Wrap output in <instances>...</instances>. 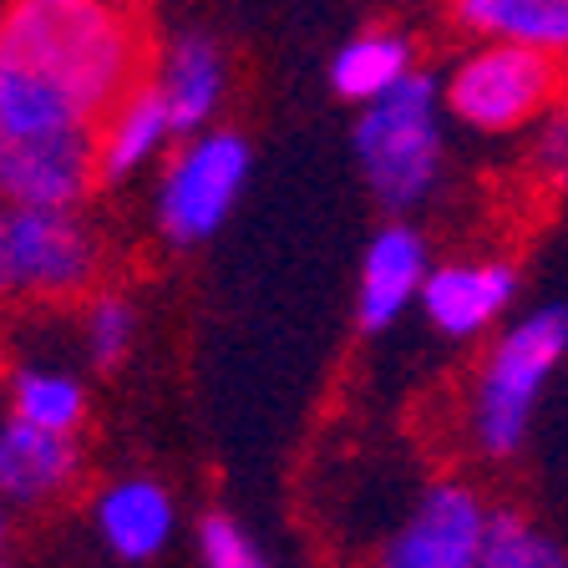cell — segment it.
<instances>
[{"label": "cell", "instance_id": "1", "mask_svg": "<svg viewBox=\"0 0 568 568\" xmlns=\"http://www.w3.org/2000/svg\"><path fill=\"white\" fill-rule=\"evenodd\" d=\"M0 61L61 92L87 122L148 82V31L128 0H6Z\"/></svg>", "mask_w": 568, "mask_h": 568}, {"label": "cell", "instance_id": "2", "mask_svg": "<svg viewBox=\"0 0 568 568\" xmlns=\"http://www.w3.org/2000/svg\"><path fill=\"white\" fill-rule=\"evenodd\" d=\"M568 361V305H528L487 335V351L467 386V442L483 462H518L554 376Z\"/></svg>", "mask_w": 568, "mask_h": 568}, {"label": "cell", "instance_id": "3", "mask_svg": "<svg viewBox=\"0 0 568 568\" xmlns=\"http://www.w3.org/2000/svg\"><path fill=\"white\" fill-rule=\"evenodd\" d=\"M97 189V122L41 77L0 61V203L82 209Z\"/></svg>", "mask_w": 568, "mask_h": 568}, {"label": "cell", "instance_id": "4", "mask_svg": "<svg viewBox=\"0 0 568 568\" xmlns=\"http://www.w3.org/2000/svg\"><path fill=\"white\" fill-rule=\"evenodd\" d=\"M351 153L381 213L412 219L447 178V97L437 71H412L386 97L355 106Z\"/></svg>", "mask_w": 568, "mask_h": 568}, {"label": "cell", "instance_id": "5", "mask_svg": "<svg viewBox=\"0 0 568 568\" xmlns=\"http://www.w3.org/2000/svg\"><path fill=\"white\" fill-rule=\"evenodd\" d=\"M102 264L82 209L0 203V305H77L102 290Z\"/></svg>", "mask_w": 568, "mask_h": 568}, {"label": "cell", "instance_id": "6", "mask_svg": "<svg viewBox=\"0 0 568 568\" xmlns=\"http://www.w3.org/2000/svg\"><path fill=\"white\" fill-rule=\"evenodd\" d=\"M447 118L477 138H518L568 97V61L513 41H467L442 77Z\"/></svg>", "mask_w": 568, "mask_h": 568}, {"label": "cell", "instance_id": "7", "mask_svg": "<svg viewBox=\"0 0 568 568\" xmlns=\"http://www.w3.org/2000/svg\"><path fill=\"white\" fill-rule=\"evenodd\" d=\"M248 173H254V148L239 128H203L178 138V148L163 158L153 193L158 234L178 248L209 244L229 224L234 203L244 199Z\"/></svg>", "mask_w": 568, "mask_h": 568}, {"label": "cell", "instance_id": "8", "mask_svg": "<svg viewBox=\"0 0 568 568\" xmlns=\"http://www.w3.org/2000/svg\"><path fill=\"white\" fill-rule=\"evenodd\" d=\"M493 503L467 477H437L416 493L390 538L381 544L376 568H477Z\"/></svg>", "mask_w": 568, "mask_h": 568}, {"label": "cell", "instance_id": "9", "mask_svg": "<svg viewBox=\"0 0 568 568\" xmlns=\"http://www.w3.org/2000/svg\"><path fill=\"white\" fill-rule=\"evenodd\" d=\"M523 274L503 254H477V260H447L432 264L422 284L416 310L426 315V325L452 345H473L503 325L518 310Z\"/></svg>", "mask_w": 568, "mask_h": 568}, {"label": "cell", "instance_id": "10", "mask_svg": "<svg viewBox=\"0 0 568 568\" xmlns=\"http://www.w3.org/2000/svg\"><path fill=\"white\" fill-rule=\"evenodd\" d=\"M426 270H432V244L412 219H390L361 248V270H355V331L386 335L402 325L406 310L422 300Z\"/></svg>", "mask_w": 568, "mask_h": 568}, {"label": "cell", "instance_id": "11", "mask_svg": "<svg viewBox=\"0 0 568 568\" xmlns=\"http://www.w3.org/2000/svg\"><path fill=\"white\" fill-rule=\"evenodd\" d=\"M148 87L163 97L178 138L219 122L229 102V57L209 31H173L148 61Z\"/></svg>", "mask_w": 568, "mask_h": 568}, {"label": "cell", "instance_id": "12", "mask_svg": "<svg viewBox=\"0 0 568 568\" xmlns=\"http://www.w3.org/2000/svg\"><path fill=\"white\" fill-rule=\"evenodd\" d=\"M77 477H82L77 437L36 426L16 412L0 416V497L16 513L47 508V503L67 497L77 487Z\"/></svg>", "mask_w": 568, "mask_h": 568}, {"label": "cell", "instance_id": "13", "mask_svg": "<svg viewBox=\"0 0 568 568\" xmlns=\"http://www.w3.org/2000/svg\"><path fill=\"white\" fill-rule=\"evenodd\" d=\"M92 528L112 558L153 564L158 554H168V544L178 532V497L158 477H142V473L112 477L92 497Z\"/></svg>", "mask_w": 568, "mask_h": 568}, {"label": "cell", "instance_id": "14", "mask_svg": "<svg viewBox=\"0 0 568 568\" xmlns=\"http://www.w3.org/2000/svg\"><path fill=\"white\" fill-rule=\"evenodd\" d=\"M178 128L168 118L163 97L142 82L122 97L112 112L97 118V183H132L153 163L173 153Z\"/></svg>", "mask_w": 568, "mask_h": 568}, {"label": "cell", "instance_id": "15", "mask_svg": "<svg viewBox=\"0 0 568 568\" xmlns=\"http://www.w3.org/2000/svg\"><path fill=\"white\" fill-rule=\"evenodd\" d=\"M412 71H422V51H416L412 31L402 26H361L331 51V92L351 106H366L386 97L390 87H402Z\"/></svg>", "mask_w": 568, "mask_h": 568}, {"label": "cell", "instance_id": "16", "mask_svg": "<svg viewBox=\"0 0 568 568\" xmlns=\"http://www.w3.org/2000/svg\"><path fill=\"white\" fill-rule=\"evenodd\" d=\"M467 41H513L568 61V0H447Z\"/></svg>", "mask_w": 568, "mask_h": 568}, {"label": "cell", "instance_id": "17", "mask_svg": "<svg viewBox=\"0 0 568 568\" xmlns=\"http://www.w3.org/2000/svg\"><path fill=\"white\" fill-rule=\"evenodd\" d=\"M6 412L77 437L87 426V412H92V396H87V381L77 371L51 366V361H26L6 381Z\"/></svg>", "mask_w": 568, "mask_h": 568}, {"label": "cell", "instance_id": "18", "mask_svg": "<svg viewBox=\"0 0 568 568\" xmlns=\"http://www.w3.org/2000/svg\"><path fill=\"white\" fill-rule=\"evenodd\" d=\"M477 568H568V538L523 508H493Z\"/></svg>", "mask_w": 568, "mask_h": 568}, {"label": "cell", "instance_id": "19", "mask_svg": "<svg viewBox=\"0 0 568 568\" xmlns=\"http://www.w3.org/2000/svg\"><path fill=\"white\" fill-rule=\"evenodd\" d=\"M82 345L97 371H118L138 345V305L128 290H92L82 310Z\"/></svg>", "mask_w": 568, "mask_h": 568}, {"label": "cell", "instance_id": "20", "mask_svg": "<svg viewBox=\"0 0 568 568\" xmlns=\"http://www.w3.org/2000/svg\"><path fill=\"white\" fill-rule=\"evenodd\" d=\"M199 568H274L264 544L229 513H209L199 523Z\"/></svg>", "mask_w": 568, "mask_h": 568}, {"label": "cell", "instance_id": "21", "mask_svg": "<svg viewBox=\"0 0 568 568\" xmlns=\"http://www.w3.org/2000/svg\"><path fill=\"white\" fill-rule=\"evenodd\" d=\"M528 173L548 189H568V97L528 128Z\"/></svg>", "mask_w": 568, "mask_h": 568}, {"label": "cell", "instance_id": "22", "mask_svg": "<svg viewBox=\"0 0 568 568\" xmlns=\"http://www.w3.org/2000/svg\"><path fill=\"white\" fill-rule=\"evenodd\" d=\"M11 503H6V497H0V568H6V548H11Z\"/></svg>", "mask_w": 568, "mask_h": 568}, {"label": "cell", "instance_id": "23", "mask_svg": "<svg viewBox=\"0 0 568 568\" xmlns=\"http://www.w3.org/2000/svg\"><path fill=\"white\" fill-rule=\"evenodd\" d=\"M0 6H6V0H0Z\"/></svg>", "mask_w": 568, "mask_h": 568}]
</instances>
